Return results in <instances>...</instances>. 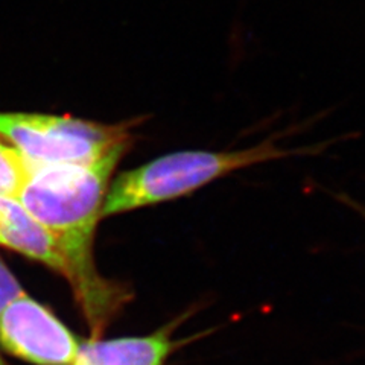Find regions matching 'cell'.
<instances>
[{"label": "cell", "mask_w": 365, "mask_h": 365, "mask_svg": "<svg viewBox=\"0 0 365 365\" xmlns=\"http://www.w3.org/2000/svg\"><path fill=\"white\" fill-rule=\"evenodd\" d=\"M283 133H276L255 145L237 150H185L157 157L111 181L101 216L187 197L237 170L289 157L317 155L330 145V142H324L311 146L284 148L280 145Z\"/></svg>", "instance_id": "2"}, {"label": "cell", "mask_w": 365, "mask_h": 365, "mask_svg": "<svg viewBox=\"0 0 365 365\" xmlns=\"http://www.w3.org/2000/svg\"><path fill=\"white\" fill-rule=\"evenodd\" d=\"M0 135L32 166L88 165L131 140L128 125L40 113H0Z\"/></svg>", "instance_id": "3"}, {"label": "cell", "mask_w": 365, "mask_h": 365, "mask_svg": "<svg viewBox=\"0 0 365 365\" xmlns=\"http://www.w3.org/2000/svg\"><path fill=\"white\" fill-rule=\"evenodd\" d=\"M31 168L28 160L0 135V195L19 198Z\"/></svg>", "instance_id": "7"}, {"label": "cell", "mask_w": 365, "mask_h": 365, "mask_svg": "<svg viewBox=\"0 0 365 365\" xmlns=\"http://www.w3.org/2000/svg\"><path fill=\"white\" fill-rule=\"evenodd\" d=\"M76 336L43 304L21 294L0 314V346L36 365H72Z\"/></svg>", "instance_id": "4"}, {"label": "cell", "mask_w": 365, "mask_h": 365, "mask_svg": "<svg viewBox=\"0 0 365 365\" xmlns=\"http://www.w3.org/2000/svg\"><path fill=\"white\" fill-rule=\"evenodd\" d=\"M21 294H25V291L20 287L14 274L8 269L5 262L0 259V314H2L8 303L17 299Z\"/></svg>", "instance_id": "8"}, {"label": "cell", "mask_w": 365, "mask_h": 365, "mask_svg": "<svg viewBox=\"0 0 365 365\" xmlns=\"http://www.w3.org/2000/svg\"><path fill=\"white\" fill-rule=\"evenodd\" d=\"M0 245L71 279V269L53 237L17 198L0 195Z\"/></svg>", "instance_id": "5"}, {"label": "cell", "mask_w": 365, "mask_h": 365, "mask_svg": "<svg viewBox=\"0 0 365 365\" xmlns=\"http://www.w3.org/2000/svg\"><path fill=\"white\" fill-rule=\"evenodd\" d=\"M0 365H6V364H5V361H4L2 358H0Z\"/></svg>", "instance_id": "9"}, {"label": "cell", "mask_w": 365, "mask_h": 365, "mask_svg": "<svg viewBox=\"0 0 365 365\" xmlns=\"http://www.w3.org/2000/svg\"><path fill=\"white\" fill-rule=\"evenodd\" d=\"M170 334L165 327L146 336L86 341L72 365H163L177 347Z\"/></svg>", "instance_id": "6"}, {"label": "cell", "mask_w": 365, "mask_h": 365, "mask_svg": "<svg viewBox=\"0 0 365 365\" xmlns=\"http://www.w3.org/2000/svg\"><path fill=\"white\" fill-rule=\"evenodd\" d=\"M131 140L88 165L32 166L19 201L51 233L71 269V283L90 322L101 323L111 289L93 265V237L110 178Z\"/></svg>", "instance_id": "1"}]
</instances>
